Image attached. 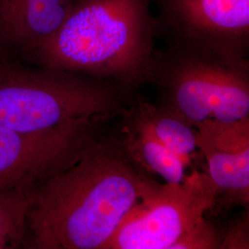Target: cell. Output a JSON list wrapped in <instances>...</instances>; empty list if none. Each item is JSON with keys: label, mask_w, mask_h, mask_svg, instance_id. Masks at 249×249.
Instances as JSON below:
<instances>
[{"label": "cell", "mask_w": 249, "mask_h": 249, "mask_svg": "<svg viewBox=\"0 0 249 249\" xmlns=\"http://www.w3.org/2000/svg\"><path fill=\"white\" fill-rule=\"evenodd\" d=\"M158 32L219 53L247 57L249 0H151Z\"/></svg>", "instance_id": "7"}, {"label": "cell", "mask_w": 249, "mask_h": 249, "mask_svg": "<svg viewBox=\"0 0 249 249\" xmlns=\"http://www.w3.org/2000/svg\"><path fill=\"white\" fill-rule=\"evenodd\" d=\"M74 0H0V61L26 62L62 26Z\"/></svg>", "instance_id": "9"}, {"label": "cell", "mask_w": 249, "mask_h": 249, "mask_svg": "<svg viewBox=\"0 0 249 249\" xmlns=\"http://www.w3.org/2000/svg\"><path fill=\"white\" fill-rule=\"evenodd\" d=\"M111 119H94L40 133L0 126V190L36 187L79 160Z\"/></svg>", "instance_id": "6"}, {"label": "cell", "mask_w": 249, "mask_h": 249, "mask_svg": "<svg viewBox=\"0 0 249 249\" xmlns=\"http://www.w3.org/2000/svg\"><path fill=\"white\" fill-rule=\"evenodd\" d=\"M197 145L219 192L248 204L249 198V117L231 123L205 121L196 127Z\"/></svg>", "instance_id": "8"}, {"label": "cell", "mask_w": 249, "mask_h": 249, "mask_svg": "<svg viewBox=\"0 0 249 249\" xmlns=\"http://www.w3.org/2000/svg\"><path fill=\"white\" fill-rule=\"evenodd\" d=\"M157 33L151 0H74L55 36L24 63L135 90L146 83Z\"/></svg>", "instance_id": "2"}, {"label": "cell", "mask_w": 249, "mask_h": 249, "mask_svg": "<svg viewBox=\"0 0 249 249\" xmlns=\"http://www.w3.org/2000/svg\"><path fill=\"white\" fill-rule=\"evenodd\" d=\"M121 117L119 141L130 159L149 175L162 178L168 184H180L187 178L184 162L134 117L128 108Z\"/></svg>", "instance_id": "10"}, {"label": "cell", "mask_w": 249, "mask_h": 249, "mask_svg": "<svg viewBox=\"0 0 249 249\" xmlns=\"http://www.w3.org/2000/svg\"><path fill=\"white\" fill-rule=\"evenodd\" d=\"M146 82L159 90L160 106L195 127L249 117L248 57L170 41L165 48H155Z\"/></svg>", "instance_id": "4"}, {"label": "cell", "mask_w": 249, "mask_h": 249, "mask_svg": "<svg viewBox=\"0 0 249 249\" xmlns=\"http://www.w3.org/2000/svg\"><path fill=\"white\" fill-rule=\"evenodd\" d=\"M34 188L0 190V249H21Z\"/></svg>", "instance_id": "12"}, {"label": "cell", "mask_w": 249, "mask_h": 249, "mask_svg": "<svg viewBox=\"0 0 249 249\" xmlns=\"http://www.w3.org/2000/svg\"><path fill=\"white\" fill-rule=\"evenodd\" d=\"M217 195L209 175L196 170L180 184L165 183L134 211L105 249H172L213 207Z\"/></svg>", "instance_id": "5"}, {"label": "cell", "mask_w": 249, "mask_h": 249, "mask_svg": "<svg viewBox=\"0 0 249 249\" xmlns=\"http://www.w3.org/2000/svg\"><path fill=\"white\" fill-rule=\"evenodd\" d=\"M221 241L213 225L203 217L172 247V249H220Z\"/></svg>", "instance_id": "13"}, {"label": "cell", "mask_w": 249, "mask_h": 249, "mask_svg": "<svg viewBox=\"0 0 249 249\" xmlns=\"http://www.w3.org/2000/svg\"><path fill=\"white\" fill-rule=\"evenodd\" d=\"M249 212L230 225L220 249H249Z\"/></svg>", "instance_id": "14"}, {"label": "cell", "mask_w": 249, "mask_h": 249, "mask_svg": "<svg viewBox=\"0 0 249 249\" xmlns=\"http://www.w3.org/2000/svg\"><path fill=\"white\" fill-rule=\"evenodd\" d=\"M128 110L161 144L177 154L187 168L191 164L199 151L195 126L166 107L153 106L141 98L133 101Z\"/></svg>", "instance_id": "11"}, {"label": "cell", "mask_w": 249, "mask_h": 249, "mask_svg": "<svg viewBox=\"0 0 249 249\" xmlns=\"http://www.w3.org/2000/svg\"><path fill=\"white\" fill-rule=\"evenodd\" d=\"M132 89L75 72L0 61V126L40 133L94 119L120 117Z\"/></svg>", "instance_id": "3"}, {"label": "cell", "mask_w": 249, "mask_h": 249, "mask_svg": "<svg viewBox=\"0 0 249 249\" xmlns=\"http://www.w3.org/2000/svg\"><path fill=\"white\" fill-rule=\"evenodd\" d=\"M160 186L130 159L118 136L103 135L34 188L21 249H105Z\"/></svg>", "instance_id": "1"}]
</instances>
